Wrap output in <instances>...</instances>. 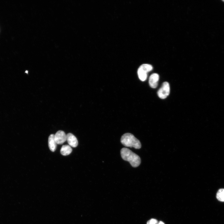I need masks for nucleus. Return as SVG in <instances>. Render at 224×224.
<instances>
[{"label":"nucleus","mask_w":224,"mask_h":224,"mask_svg":"<svg viewBox=\"0 0 224 224\" xmlns=\"http://www.w3.org/2000/svg\"><path fill=\"white\" fill-rule=\"evenodd\" d=\"M153 69V67L149 64H143L138 68L137 74L140 81H145L147 78V74Z\"/></svg>","instance_id":"3"},{"label":"nucleus","mask_w":224,"mask_h":224,"mask_svg":"<svg viewBox=\"0 0 224 224\" xmlns=\"http://www.w3.org/2000/svg\"><path fill=\"white\" fill-rule=\"evenodd\" d=\"M158 221L156 219H152L148 221L147 224H157Z\"/></svg>","instance_id":"11"},{"label":"nucleus","mask_w":224,"mask_h":224,"mask_svg":"<svg viewBox=\"0 0 224 224\" xmlns=\"http://www.w3.org/2000/svg\"><path fill=\"white\" fill-rule=\"evenodd\" d=\"M217 198L221 202H224V189H221L219 190L217 194Z\"/></svg>","instance_id":"10"},{"label":"nucleus","mask_w":224,"mask_h":224,"mask_svg":"<svg viewBox=\"0 0 224 224\" xmlns=\"http://www.w3.org/2000/svg\"><path fill=\"white\" fill-rule=\"evenodd\" d=\"M159 79V75L157 73H154L150 75L149 79V83L151 88L153 89L157 88Z\"/></svg>","instance_id":"6"},{"label":"nucleus","mask_w":224,"mask_h":224,"mask_svg":"<svg viewBox=\"0 0 224 224\" xmlns=\"http://www.w3.org/2000/svg\"><path fill=\"white\" fill-rule=\"evenodd\" d=\"M158 224H165L162 221L159 222Z\"/></svg>","instance_id":"12"},{"label":"nucleus","mask_w":224,"mask_h":224,"mask_svg":"<svg viewBox=\"0 0 224 224\" xmlns=\"http://www.w3.org/2000/svg\"><path fill=\"white\" fill-rule=\"evenodd\" d=\"M72 151V148L69 145H63L60 150V153L64 156H67L70 154Z\"/></svg>","instance_id":"9"},{"label":"nucleus","mask_w":224,"mask_h":224,"mask_svg":"<svg viewBox=\"0 0 224 224\" xmlns=\"http://www.w3.org/2000/svg\"><path fill=\"white\" fill-rule=\"evenodd\" d=\"M66 140L70 146L75 148L78 145V142L77 138L70 133L67 135Z\"/></svg>","instance_id":"7"},{"label":"nucleus","mask_w":224,"mask_h":224,"mask_svg":"<svg viewBox=\"0 0 224 224\" xmlns=\"http://www.w3.org/2000/svg\"><path fill=\"white\" fill-rule=\"evenodd\" d=\"M120 154L123 160L129 162L133 167H137L141 164V159L139 156L127 148L121 149Z\"/></svg>","instance_id":"1"},{"label":"nucleus","mask_w":224,"mask_h":224,"mask_svg":"<svg viewBox=\"0 0 224 224\" xmlns=\"http://www.w3.org/2000/svg\"><path fill=\"white\" fill-rule=\"evenodd\" d=\"M57 143L55 139V135L51 134L49 136L48 139V146L50 150L53 152L56 149Z\"/></svg>","instance_id":"8"},{"label":"nucleus","mask_w":224,"mask_h":224,"mask_svg":"<svg viewBox=\"0 0 224 224\" xmlns=\"http://www.w3.org/2000/svg\"><path fill=\"white\" fill-rule=\"evenodd\" d=\"M170 93V87L168 82H165L162 83L161 88L158 92V97L162 99H165L169 96Z\"/></svg>","instance_id":"4"},{"label":"nucleus","mask_w":224,"mask_h":224,"mask_svg":"<svg viewBox=\"0 0 224 224\" xmlns=\"http://www.w3.org/2000/svg\"><path fill=\"white\" fill-rule=\"evenodd\" d=\"M224 2V1H223Z\"/></svg>","instance_id":"13"},{"label":"nucleus","mask_w":224,"mask_h":224,"mask_svg":"<svg viewBox=\"0 0 224 224\" xmlns=\"http://www.w3.org/2000/svg\"><path fill=\"white\" fill-rule=\"evenodd\" d=\"M55 141L58 145H62L66 141L67 135L63 131H59L55 135Z\"/></svg>","instance_id":"5"},{"label":"nucleus","mask_w":224,"mask_h":224,"mask_svg":"<svg viewBox=\"0 0 224 224\" xmlns=\"http://www.w3.org/2000/svg\"><path fill=\"white\" fill-rule=\"evenodd\" d=\"M120 141L124 146L127 147H133L138 149L141 148V147L139 140L130 133L124 134L121 137Z\"/></svg>","instance_id":"2"}]
</instances>
